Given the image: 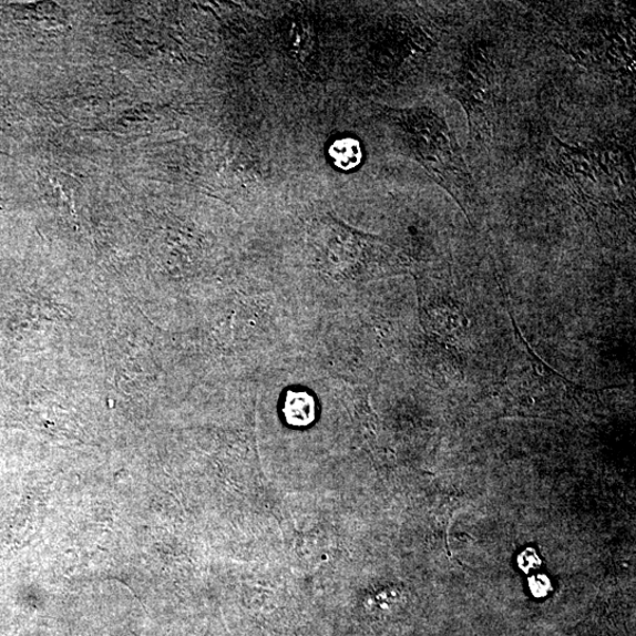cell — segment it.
<instances>
[{
	"label": "cell",
	"mask_w": 636,
	"mask_h": 636,
	"mask_svg": "<svg viewBox=\"0 0 636 636\" xmlns=\"http://www.w3.org/2000/svg\"><path fill=\"white\" fill-rule=\"evenodd\" d=\"M387 117L429 175L458 201L470 185V174L444 120L428 107L390 110Z\"/></svg>",
	"instance_id": "6da1fadb"
},
{
	"label": "cell",
	"mask_w": 636,
	"mask_h": 636,
	"mask_svg": "<svg viewBox=\"0 0 636 636\" xmlns=\"http://www.w3.org/2000/svg\"><path fill=\"white\" fill-rule=\"evenodd\" d=\"M376 240L330 217L315 222L310 232L316 259L329 274L357 266L369 252L379 250Z\"/></svg>",
	"instance_id": "7a4b0ae2"
},
{
	"label": "cell",
	"mask_w": 636,
	"mask_h": 636,
	"mask_svg": "<svg viewBox=\"0 0 636 636\" xmlns=\"http://www.w3.org/2000/svg\"><path fill=\"white\" fill-rule=\"evenodd\" d=\"M331 162L341 171H352L362 161L360 143L353 139L336 140L329 147Z\"/></svg>",
	"instance_id": "3957f363"
},
{
	"label": "cell",
	"mask_w": 636,
	"mask_h": 636,
	"mask_svg": "<svg viewBox=\"0 0 636 636\" xmlns=\"http://www.w3.org/2000/svg\"><path fill=\"white\" fill-rule=\"evenodd\" d=\"M285 416L293 425H308L315 419V403L306 392L291 391L287 397Z\"/></svg>",
	"instance_id": "277c9868"
},
{
	"label": "cell",
	"mask_w": 636,
	"mask_h": 636,
	"mask_svg": "<svg viewBox=\"0 0 636 636\" xmlns=\"http://www.w3.org/2000/svg\"><path fill=\"white\" fill-rule=\"evenodd\" d=\"M287 41L290 51L298 55L299 53H308L312 42L311 31L308 24L296 21L289 25L287 33Z\"/></svg>",
	"instance_id": "5b68a950"
}]
</instances>
